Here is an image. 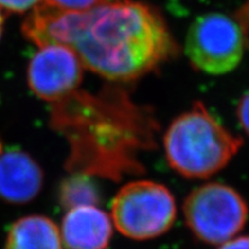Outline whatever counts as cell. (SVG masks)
Segmentation results:
<instances>
[{
    "label": "cell",
    "mask_w": 249,
    "mask_h": 249,
    "mask_svg": "<svg viewBox=\"0 0 249 249\" xmlns=\"http://www.w3.org/2000/svg\"><path fill=\"white\" fill-rule=\"evenodd\" d=\"M29 42L64 44L83 66L114 83L132 82L176 54L160 12L136 0H102L85 12H68L43 0L22 24Z\"/></svg>",
    "instance_id": "6da1fadb"
},
{
    "label": "cell",
    "mask_w": 249,
    "mask_h": 249,
    "mask_svg": "<svg viewBox=\"0 0 249 249\" xmlns=\"http://www.w3.org/2000/svg\"><path fill=\"white\" fill-rule=\"evenodd\" d=\"M50 124L68 142V172L116 182L145 172L141 157L157 148L160 130L154 111L117 86L52 103Z\"/></svg>",
    "instance_id": "7a4b0ae2"
},
{
    "label": "cell",
    "mask_w": 249,
    "mask_h": 249,
    "mask_svg": "<svg viewBox=\"0 0 249 249\" xmlns=\"http://www.w3.org/2000/svg\"><path fill=\"white\" fill-rule=\"evenodd\" d=\"M244 145L205 107L195 102L171 121L163 136L165 160L186 179L204 180L220 172Z\"/></svg>",
    "instance_id": "3957f363"
},
{
    "label": "cell",
    "mask_w": 249,
    "mask_h": 249,
    "mask_svg": "<svg viewBox=\"0 0 249 249\" xmlns=\"http://www.w3.org/2000/svg\"><path fill=\"white\" fill-rule=\"evenodd\" d=\"M111 218L117 231L135 241L160 238L177 219L172 192L154 180H134L121 187L112 200Z\"/></svg>",
    "instance_id": "277c9868"
},
{
    "label": "cell",
    "mask_w": 249,
    "mask_h": 249,
    "mask_svg": "<svg viewBox=\"0 0 249 249\" xmlns=\"http://www.w3.org/2000/svg\"><path fill=\"white\" fill-rule=\"evenodd\" d=\"M182 211L192 234L203 244L214 246L238 235L249 217L244 196L223 182L196 187L183 201Z\"/></svg>",
    "instance_id": "5b68a950"
},
{
    "label": "cell",
    "mask_w": 249,
    "mask_h": 249,
    "mask_svg": "<svg viewBox=\"0 0 249 249\" xmlns=\"http://www.w3.org/2000/svg\"><path fill=\"white\" fill-rule=\"evenodd\" d=\"M246 51V34L239 18L209 12L193 21L187 31L185 53L193 67L209 75L231 73Z\"/></svg>",
    "instance_id": "8992f818"
},
{
    "label": "cell",
    "mask_w": 249,
    "mask_h": 249,
    "mask_svg": "<svg viewBox=\"0 0 249 249\" xmlns=\"http://www.w3.org/2000/svg\"><path fill=\"white\" fill-rule=\"evenodd\" d=\"M83 68L79 55L70 46H39L28 65V86L43 101L58 102L79 90Z\"/></svg>",
    "instance_id": "52a82bcc"
},
{
    "label": "cell",
    "mask_w": 249,
    "mask_h": 249,
    "mask_svg": "<svg viewBox=\"0 0 249 249\" xmlns=\"http://www.w3.org/2000/svg\"><path fill=\"white\" fill-rule=\"evenodd\" d=\"M60 234L67 249H107L113 235V222L97 205H80L67 210Z\"/></svg>",
    "instance_id": "ba28073f"
},
{
    "label": "cell",
    "mask_w": 249,
    "mask_h": 249,
    "mask_svg": "<svg viewBox=\"0 0 249 249\" xmlns=\"http://www.w3.org/2000/svg\"><path fill=\"white\" fill-rule=\"evenodd\" d=\"M43 186V171L38 163L21 150L0 155V200L24 204L38 195Z\"/></svg>",
    "instance_id": "9c48e42d"
},
{
    "label": "cell",
    "mask_w": 249,
    "mask_h": 249,
    "mask_svg": "<svg viewBox=\"0 0 249 249\" xmlns=\"http://www.w3.org/2000/svg\"><path fill=\"white\" fill-rule=\"evenodd\" d=\"M5 249H62L60 229L42 214L22 217L9 229Z\"/></svg>",
    "instance_id": "30bf717a"
},
{
    "label": "cell",
    "mask_w": 249,
    "mask_h": 249,
    "mask_svg": "<svg viewBox=\"0 0 249 249\" xmlns=\"http://www.w3.org/2000/svg\"><path fill=\"white\" fill-rule=\"evenodd\" d=\"M93 178L88 174L73 172L62 180L58 189L61 207L70 210L80 205H97L101 202L102 193Z\"/></svg>",
    "instance_id": "8fae6325"
},
{
    "label": "cell",
    "mask_w": 249,
    "mask_h": 249,
    "mask_svg": "<svg viewBox=\"0 0 249 249\" xmlns=\"http://www.w3.org/2000/svg\"><path fill=\"white\" fill-rule=\"evenodd\" d=\"M52 5L68 12H85L92 8L102 0H48Z\"/></svg>",
    "instance_id": "7c38bea8"
},
{
    "label": "cell",
    "mask_w": 249,
    "mask_h": 249,
    "mask_svg": "<svg viewBox=\"0 0 249 249\" xmlns=\"http://www.w3.org/2000/svg\"><path fill=\"white\" fill-rule=\"evenodd\" d=\"M43 0H0V9L12 13H23L35 8Z\"/></svg>",
    "instance_id": "4fadbf2b"
},
{
    "label": "cell",
    "mask_w": 249,
    "mask_h": 249,
    "mask_svg": "<svg viewBox=\"0 0 249 249\" xmlns=\"http://www.w3.org/2000/svg\"><path fill=\"white\" fill-rule=\"evenodd\" d=\"M236 118L239 124L249 138V90L245 92L236 107Z\"/></svg>",
    "instance_id": "5bb4252c"
},
{
    "label": "cell",
    "mask_w": 249,
    "mask_h": 249,
    "mask_svg": "<svg viewBox=\"0 0 249 249\" xmlns=\"http://www.w3.org/2000/svg\"><path fill=\"white\" fill-rule=\"evenodd\" d=\"M218 249H249V235H236L219 245Z\"/></svg>",
    "instance_id": "9a60e30c"
},
{
    "label": "cell",
    "mask_w": 249,
    "mask_h": 249,
    "mask_svg": "<svg viewBox=\"0 0 249 249\" xmlns=\"http://www.w3.org/2000/svg\"><path fill=\"white\" fill-rule=\"evenodd\" d=\"M2 28H4V17H2L1 9H0V38L2 35Z\"/></svg>",
    "instance_id": "2e32d148"
},
{
    "label": "cell",
    "mask_w": 249,
    "mask_h": 249,
    "mask_svg": "<svg viewBox=\"0 0 249 249\" xmlns=\"http://www.w3.org/2000/svg\"><path fill=\"white\" fill-rule=\"evenodd\" d=\"M2 154V145H1V142H0V155Z\"/></svg>",
    "instance_id": "e0dca14e"
}]
</instances>
